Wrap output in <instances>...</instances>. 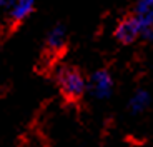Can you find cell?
Segmentation results:
<instances>
[{
  "mask_svg": "<svg viewBox=\"0 0 153 147\" xmlns=\"http://www.w3.org/2000/svg\"><path fill=\"white\" fill-rule=\"evenodd\" d=\"M57 85L68 104H78L87 92V79L76 67H62L57 74Z\"/></svg>",
  "mask_w": 153,
  "mask_h": 147,
  "instance_id": "6da1fadb",
  "label": "cell"
},
{
  "mask_svg": "<svg viewBox=\"0 0 153 147\" xmlns=\"http://www.w3.org/2000/svg\"><path fill=\"white\" fill-rule=\"evenodd\" d=\"M87 90H90L95 99H108L113 92V77L105 69H100L92 74L90 80H87Z\"/></svg>",
  "mask_w": 153,
  "mask_h": 147,
  "instance_id": "7a4b0ae2",
  "label": "cell"
},
{
  "mask_svg": "<svg viewBox=\"0 0 153 147\" xmlns=\"http://www.w3.org/2000/svg\"><path fill=\"white\" fill-rule=\"evenodd\" d=\"M113 35L120 44L130 45V44H135L138 39H142V30H140V25H138L137 19L133 15H128L117 23Z\"/></svg>",
  "mask_w": 153,
  "mask_h": 147,
  "instance_id": "3957f363",
  "label": "cell"
},
{
  "mask_svg": "<svg viewBox=\"0 0 153 147\" xmlns=\"http://www.w3.org/2000/svg\"><path fill=\"white\" fill-rule=\"evenodd\" d=\"M131 15L137 19L140 30H142V39H152L153 34V0H138L135 12Z\"/></svg>",
  "mask_w": 153,
  "mask_h": 147,
  "instance_id": "277c9868",
  "label": "cell"
},
{
  "mask_svg": "<svg viewBox=\"0 0 153 147\" xmlns=\"http://www.w3.org/2000/svg\"><path fill=\"white\" fill-rule=\"evenodd\" d=\"M35 10V0H12L10 2V19L13 23L27 20Z\"/></svg>",
  "mask_w": 153,
  "mask_h": 147,
  "instance_id": "5b68a950",
  "label": "cell"
},
{
  "mask_svg": "<svg viewBox=\"0 0 153 147\" xmlns=\"http://www.w3.org/2000/svg\"><path fill=\"white\" fill-rule=\"evenodd\" d=\"M45 45L50 52L58 54V52L67 45V28L63 27V25H55V27L47 34Z\"/></svg>",
  "mask_w": 153,
  "mask_h": 147,
  "instance_id": "8992f818",
  "label": "cell"
},
{
  "mask_svg": "<svg viewBox=\"0 0 153 147\" xmlns=\"http://www.w3.org/2000/svg\"><path fill=\"white\" fill-rule=\"evenodd\" d=\"M150 104V94L145 89H138L128 100V109L131 114H142Z\"/></svg>",
  "mask_w": 153,
  "mask_h": 147,
  "instance_id": "52a82bcc",
  "label": "cell"
},
{
  "mask_svg": "<svg viewBox=\"0 0 153 147\" xmlns=\"http://www.w3.org/2000/svg\"><path fill=\"white\" fill-rule=\"evenodd\" d=\"M10 2L12 0H0V8L5 7V5H10Z\"/></svg>",
  "mask_w": 153,
  "mask_h": 147,
  "instance_id": "ba28073f",
  "label": "cell"
}]
</instances>
